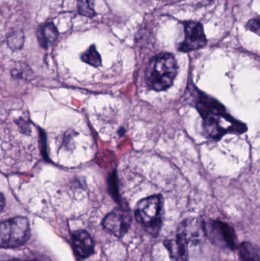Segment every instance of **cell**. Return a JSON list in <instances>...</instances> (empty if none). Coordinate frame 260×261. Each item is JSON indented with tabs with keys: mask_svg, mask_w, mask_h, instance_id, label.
Segmentation results:
<instances>
[{
	"mask_svg": "<svg viewBox=\"0 0 260 261\" xmlns=\"http://www.w3.org/2000/svg\"><path fill=\"white\" fill-rule=\"evenodd\" d=\"M197 108L204 120L205 128L212 138H218L230 132H243L246 128L243 124L234 120L218 102L203 96L197 103Z\"/></svg>",
	"mask_w": 260,
	"mask_h": 261,
	"instance_id": "obj_1",
	"label": "cell"
},
{
	"mask_svg": "<svg viewBox=\"0 0 260 261\" xmlns=\"http://www.w3.org/2000/svg\"><path fill=\"white\" fill-rule=\"evenodd\" d=\"M177 73V64L174 57L170 54H160L148 64L145 81L150 88L162 91L172 86Z\"/></svg>",
	"mask_w": 260,
	"mask_h": 261,
	"instance_id": "obj_2",
	"label": "cell"
},
{
	"mask_svg": "<svg viewBox=\"0 0 260 261\" xmlns=\"http://www.w3.org/2000/svg\"><path fill=\"white\" fill-rule=\"evenodd\" d=\"M163 200L160 195H154L137 203L135 218L151 236H158L163 221Z\"/></svg>",
	"mask_w": 260,
	"mask_h": 261,
	"instance_id": "obj_3",
	"label": "cell"
},
{
	"mask_svg": "<svg viewBox=\"0 0 260 261\" xmlns=\"http://www.w3.org/2000/svg\"><path fill=\"white\" fill-rule=\"evenodd\" d=\"M31 236L28 220L16 217L0 223V248H15L28 241Z\"/></svg>",
	"mask_w": 260,
	"mask_h": 261,
	"instance_id": "obj_4",
	"label": "cell"
},
{
	"mask_svg": "<svg viewBox=\"0 0 260 261\" xmlns=\"http://www.w3.org/2000/svg\"><path fill=\"white\" fill-rule=\"evenodd\" d=\"M205 234L211 242L222 248L235 249L237 237L233 228L220 221H209L205 222Z\"/></svg>",
	"mask_w": 260,
	"mask_h": 261,
	"instance_id": "obj_5",
	"label": "cell"
},
{
	"mask_svg": "<svg viewBox=\"0 0 260 261\" xmlns=\"http://www.w3.org/2000/svg\"><path fill=\"white\" fill-rule=\"evenodd\" d=\"M132 222L131 213L125 208H118L107 215L102 222L104 228L116 237H124Z\"/></svg>",
	"mask_w": 260,
	"mask_h": 261,
	"instance_id": "obj_6",
	"label": "cell"
},
{
	"mask_svg": "<svg viewBox=\"0 0 260 261\" xmlns=\"http://www.w3.org/2000/svg\"><path fill=\"white\" fill-rule=\"evenodd\" d=\"M207 43L206 34L200 23L189 21L185 24V38L180 46V50L189 52L205 47Z\"/></svg>",
	"mask_w": 260,
	"mask_h": 261,
	"instance_id": "obj_7",
	"label": "cell"
},
{
	"mask_svg": "<svg viewBox=\"0 0 260 261\" xmlns=\"http://www.w3.org/2000/svg\"><path fill=\"white\" fill-rule=\"evenodd\" d=\"M177 236L184 239L188 244L198 242L205 234V222L198 218L186 219L180 224Z\"/></svg>",
	"mask_w": 260,
	"mask_h": 261,
	"instance_id": "obj_8",
	"label": "cell"
},
{
	"mask_svg": "<svg viewBox=\"0 0 260 261\" xmlns=\"http://www.w3.org/2000/svg\"><path fill=\"white\" fill-rule=\"evenodd\" d=\"M73 243L78 255L82 258L90 257L94 252V242L87 231H76L73 236Z\"/></svg>",
	"mask_w": 260,
	"mask_h": 261,
	"instance_id": "obj_9",
	"label": "cell"
},
{
	"mask_svg": "<svg viewBox=\"0 0 260 261\" xmlns=\"http://www.w3.org/2000/svg\"><path fill=\"white\" fill-rule=\"evenodd\" d=\"M171 257L174 261H189L188 260V243L184 239L177 236V239L165 242Z\"/></svg>",
	"mask_w": 260,
	"mask_h": 261,
	"instance_id": "obj_10",
	"label": "cell"
},
{
	"mask_svg": "<svg viewBox=\"0 0 260 261\" xmlns=\"http://www.w3.org/2000/svg\"><path fill=\"white\" fill-rule=\"evenodd\" d=\"M58 36L57 29L53 23H47L41 26L38 30V40L40 44L47 48L54 43Z\"/></svg>",
	"mask_w": 260,
	"mask_h": 261,
	"instance_id": "obj_11",
	"label": "cell"
},
{
	"mask_svg": "<svg viewBox=\"0 0 260 261\" xmlns=\"http://www.w3.org/2000/svg\"><path fill=\"white\" fill-rule=\"evenodd\" d=\"M240 256L242 261H260L257 246L251 243H243L239 247Z\"/></svg>",
	"mask_w": 260,
	"mask_h": 261,
	"instance_id": "obj_12",
	"label": "cell"
},
{
	"mask_svg": "<svg viewBox=\"0 0 260 261\" xmlns=\"http://www.w3.org/2000/svg\"><path fill=\"white\" fill-rule=\"evenodd\" d=\"M81 58L84 62L90 64L93 67H99L102 64L100 55L94 45H92L85 53L82 54Z\"/></svg>",
	"mask_w": 260,
	"mask_h": 261,
	"instance_id": "obj_13",
	"label": "cell"
},
{
	"mask_svg": "<svg viewBox=\"0 0 260 261\" xmlns=\"http://www.w3.org/2000/svg\"><path fill=\"white\" fill-rule=\"evenodd\" d=\"M78 11L83 16L93 18L96 15L94 9V0H78Z\"/></svg>",
	"mask_w": 260,
	"mask_h": 261,
	"instance_id": "obj_14",
	"label": "cell"
},
{
	"mask_svg": "<svg viewBox=\"0 0 260 261\" xmlns=\"http://www.w3.org/2000/svg\"><path fill=\"white\" fill-rule=\"evenodd\" d=\"M9 45L12 49H18L22 46L23 41H24V36L22 34L17 32L11 35L9 38Z\"/></svg>",
	"mask_w": 260,
	"mask_h": 261,
	"instance_id": "obj_15",
	"label": "cell"
},
{
	"mask_svg": "<svg viewBox=\"0 0 260 261\" xmlns=\"http://www.w3.org/2000/svg\"><path fill=\"white\" fill-rule=\"evenodd\" d=\"M247 29L252 32H256V33H259V18H254V19L250 20L247 23Z\"/></svg>",
	"mask_w": 260,
	"mask_h": 261,
	"instance_id": "obj_16",
	"label": "cell"
},
{
	"mask_svg": "<svg viewBox=\"0 0 260 261\" xmlns=\"http://www.w3.org/2000/svg\"><path fill=\"white\" fill-rule=\"evenodd\" d=\"M5 206V199L4 196L0 193V212L3 210Z\"/></svg>",
	"mask_w": 260,
	"mask_h": 261,
	"instance_id": "obj_17",
	"label": "cell"
}]
</instances>
